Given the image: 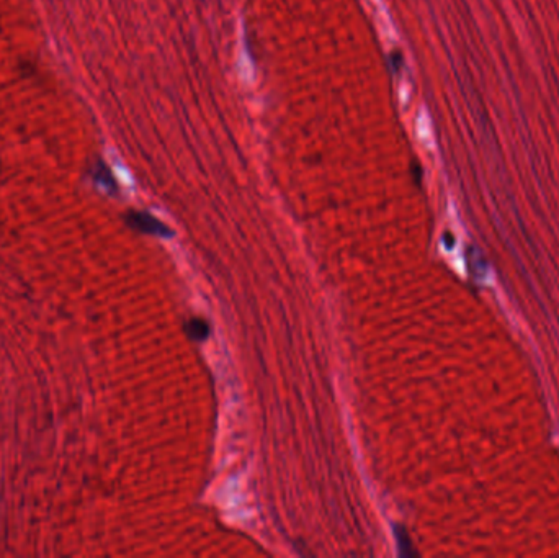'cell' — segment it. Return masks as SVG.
<instances>
[{
	"label": "cell",
	"mask_w": 559,
	"mask_h": 558,
	"mask_svg": "<svg viewBox=\"0 0 559 558\" xmlns=\"http://www.w3.org/2000/svg\"><path fill=\"white\" fill-rule=\"evenodd\" d=\"M128 223L134 229H139L142 233L154 234V236H171V229L166 224L156 220L154 216L146 215V213H129Z\"/></svg>",
	"instance_id": "obj_1"
},
{
	"label": "cell",
	"mask_w": 559,
	"mask_h": 558,
	"mask_svg": "<svg viewBox=\"0 0 559 558\" xmlns=\"http://www.w3.org/2000/svg\"><path fill=\"white\" fill-rule=\"evenodd\" d=\"M396 537H398V544H399V554L412 555V545H410V540L403 527H396Z\"/></svg>",
	"instance_id": "obj_3"
},
{
	"label": "cell",
	"mask_w": 559,
	"mask_h": 558,
	"mask_svg": "<svg viewBox=\"0 0 559 558\" xmlns=\"http://www.w3.org/2000/svg\"><path fill=\"white\" fill-rule=\"evenodd\" d=\"M419 133H420V138L427 141L429 143V138H430V130H429V122H427V118H420L419 120Z\"/></svg>",
	"instance_id": "obj_4"
},
{
	"label": "cell",
	"mask_w": 559,
	"mask_h": 558,
	"mask_svg": "<svg viewBox=\"0 0 559 558\" xmlns=\"http://www.w3.org/2000/svg\"><path fill=\"white\" fill-rule=\"evenodd\" d=\"M186 332L188 336L193 339V341H205L208 337V332H210V327L203 320H191L188 325H186Z\"/></svg>",
	"instance_id": "obj_2"
}]
</instances>
